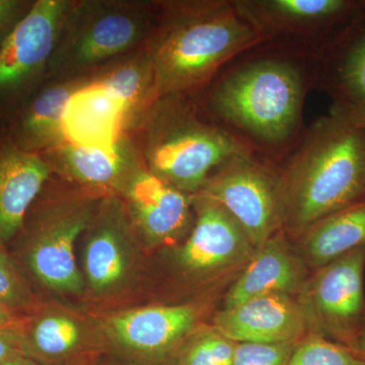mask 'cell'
Segmentation results:
<instances>
[{"label":"cell","mask_w":365,"mask_h":365,"mask_svg":"<svg viewBox=\"0 0 365 365\" xmlns=\"http://www.w3.org/2000/svg\"><path fill=\"white\" fill-rule=\"evenodd\" d=\"M52 172L39 153L0 144V242L6 245L20 232Z\"/></svg>","instance_id":"cell-19"},{"label":"cell","mask_w":365,"mask_h":365,"mask_svg":"<svg viewBox=\"0 0 365 365\" xmlns=\"http://www.w3.org/2000/svg\"><path fill=\"white\" fill-rule=\"evenodd\" d=\"M129 216L123 201L115 196L98 203L86 247L85 270L88 284L98 294L121 284L129 268L127 232Z\"/></svg>","instance_id":"cell-18"},{"label":"cell","mask_w":365,"mask_h":365,"mask_svg":"<svg viewBox=\"0 0 365 365\" xmlns=\"http://www.w3.org/2000/svg\"><path fill=\"white\" fill-rule=\"evenodd\" d=\"M23 332L18 325L0 327V364L16 356H28Z\"/></svg>","instance_id":"cell-30"},{"label":"cell","mask_w":365,"mask_h":365,"mask_svg":"<svg viewBox=\"0 0 365 365\" xmlns=\"http://www.w3.org/2000/svg\"><path fill=\"white\" fill-rule=\"evenodd\" d=\"M213 327L235 343L259 344L299 342L309 330L299 300L285 294L263 295L223 307Z\"/></svg>","instance_id":"cell-14"},{"label":"cell","mask_w":365,"mask_h":365,"mask_svg":"<svg viewBox=\"0 0 365 365\" xmlns=\"http://www.w3.org/2000/svg\"><path fill=\"white\" fill-rule=\"evenodd\" d=\"M267 44L314 57L355 16L365 0H232Z\"/></svg>","instance_id":"cell-7"},{"label":"cell","mask_w":365,"mask_h":365,"mask_svg":"<svg viewBox=\"0 0 365 365\" xmlns=\"http://www.w3.org/2000/svg\"><path fill=\"white\" fill-rule=\"evenodd\" d=\"M34 2L0 0V44L30 11Z\"/></svg>","instance_id":"cell-29"},{"label":"cell","mask_w":365,"mask_h":365,"mask_svg":"<svg viewBox=\"0 0 365 365\" xmlns=\"http://www.w3.org/2000/svg\"><path fill=\"white\" fill-rule=\"evenodd\" d=\"M192 196L195 222L188 239L177 252L178 265L199 277L244 268L256 249L241 225L220 204L200 195Z\"/></svg>","instance_id":"cell-10"},{"label":"cell","mask_w":365,"mask_h":365,"mask_svg":"<svg viewBox=\"0 0 365 365\" xmlns=\"http://www.w3.org/2000/svg\"><path fill=\"white\" fill-rule=\"evenodd\" d=\"M30 353L45 359H63L76 351L83 340V330L76 319L63 314H44L21 329Z\"/></svg>","instance_id":"cell-24"},{"label":"cell","mask_w":365,"mask_h":365,"mask_svg":"<svg viewBox=\"0 0 365 365\" xmlns=\"http://www.w3.org/2000/svg\"><path fill=\"white\" fill-rule=\"evenodd\" d=\"M188 97L165 96L148 108L140 121V155L155 176L194 195L223 163L250 150Z\"/></svg>","instance_id":"cell-4"},{"label":"cell","mask_w":365,"mask_h":365,"mask_svg":"<svg viewBox=\"0 0 365 365\" xmlns=\"http://www.w3.org/2000/svg\"><path fill=\"white\" fill-rule=\"evenodd\" d=\"M52 170L98 191L119 193L137 163L140 151L122 136L112 148L81 145L68 143L42 153Z\"/></svg>","instance_id":"cell-17"},{"label":"cell","mask_w":365,"mask_h":365,"mask_svg":"<svg viewBox=\"0 0 365 365\" xmlns=\"http://www.w3.org/2000/svg\"><path fill=\"white\" fill-rule=\"evenodd\" d=\"M0 304L9 311H26L32 307L33 294L23 275L0 242Z\"/></svg>","instance_id":"cell-27"},{"label":"cell","mask_w":365,"mask_h":365,"mask_svg":"<svg viewBox=\"0 0 365 365\" xmlns=\"http://www.w3.org/2000/svg\"><path fill=\"white\" fill-rule=\"evenodd\" d=\"M281 165L282 230L299 237L314 223L365 200V128L328 114L300 137Z\"/></svg>","instance_id":"cell-3"},{"label":"cell","mask_w":365,"mask_h":365,"mask_svg":"<svg viewBox=\"0 0 365 365\" xmlns=\"http://www.w3.org/2000/svg\"><path fill=\"white\" fill-rule=\"evenodd\" d=\"M18 325L16 316L13 312L0 304V327H11Z\"/></svg>","instance_id":"cell-32"},{"label":"cell","mask_w":365,"mask_h":365,"mask_svg":"<svg viewBox=\"0 0 365 365\" xmlns=\"http://www.w3.org/2000/svg\"><path fill=\"white\" fill-rule=\"evenodd\" d=\"M329 114L344 120L348 123L365 128V104L331 106Z\"/></svg>","instance_id":"cell-31"},{"label":"cell","mask_w":365,"mask_h":365,"mask_svg":"<svg viewBox=\"0 0 365 365\" xmlns=\"http://www.w3.org/2000/svg\"><path fill=\"white\" fill-rule=\"evenodd\" d=\"M0 365H37L32 361L28 356H16L14 359L6 360Z\"/></svg>","instance_id":"cell-33"},{"label":"cell","mask_w":365,"mask_h":365,"mask_svg":"<svg viewBox=\"0 0 365 365\" xmlns=\"http://www.w3.org/2000/svg\"><path fill=\"white\" fill-rule=\"evenodd\" d=\"M354 349L365 356V321L361 331H360L359 338L354 345Z\"/></svg>","instance_id":"cell-34"},{"label":"cell","mask_w":365,"mask_h":365,"mask_svg":"<svg viewBox=\"0 0 365 365\" xmlns=\"http://www.w3.org/2000/svg\"><path fill=\"white\" fill-rule=\"evenodd\" d=\"M199 309L193 304L153 306L110 317L105 330L125 351L145 359H162L179 351L196 330Z\"/></svg>","instance_id":"cell-13"},{"label":"cell","mask_w":365,"mask_h":365,"mask_svg":"<svg viewBox=\"0 0 365 365\" xmlns=\"http://www.w3.org/2000/svg\"><path fill=\"white\" fill-rule=\"evenodd\" d=\"M160 2L73 1L47 69L56 78H83L106 62L144 47Z\"/></svg>","instance_id":"cell-5"},{"label":"cell","mask_w":365,"mask_h":365,"mask_svg":"<svg viewBox=\"0 0 365 365\" xmlns=\"http://www.w3.org/2000/svg\"><path fill=\"white\" fill-rule=\"evenodd\" d=\"M98 205L91 196H69L38 213L28 242L26 262L46 287L62 294H79L83 290L74 246L79 235L90 227Z\"/></svg>","instance_id":"cell-9"},{"label":"cell","mask_w":365,"mask_h":365,"mask_svg":"<svg viewBox=\"0 0 365 365\" xmlns=\"http://www.w3.org/2000/svg\"><path fill=\"white\" fill-rule=\"evenodd\" d=\"M307 268L297 250L292 249L283 230L256 250L225 297V307L269 294L294 297L307 282Z\"/></svg>","instance_id":"cell-16"},{"label":"cell","mask_w":365,"mask_h":365,"mask_svg":"<svg viewBox=\"0 0 365 365\" xmlns=\"http://www.w3.org/2000/svg\"><path fill=\"white\" fill-rule=\"evenodd\" d=\"M71 0H37L0 44V93L18 90L51 60Z\"/></svg>","instance_id":"cell-11"},{"label":"cell","mask_w":365,"mask_h":365,"mask_svg":"<svg viewBox=\"0 0 365 365\" xmlns=\"http://www.w3.org/2000/svg\"><path fill=\"white\" fill-rule=\"evenodd\" d=\"M299 239L307 267L318 270L353 250L365 246V200L314 223Z\"/></svg>","instance_id":"cell-22"},{"label":"cell","mask_w":365,"mask_h":365,"mask_svg":"<svg viewBox=\"0 0 365 365\" xmlns=\"http://www.w3.org/2000/svg\"><path fill=\"white\" fill-rule=\"evenodd\" d=\"M289 365H365L357 350L309 333L295 345Z\"/></svg>","instance_id":"cell-26"},{"label":"cell","mask_w":365,"mask_h":365,"mask_svg":"<svg viewBox=\"0 0 365 365\" xmlns=\"http://www.w3.org/2000/svg\"><path fill=\"white\" fill-rule=\"evenodd\" d=\"M235 346L215 327H202L182 343L176 365H232Z\"/></svg>","instance_id":"cell-25"},{"label":"cell","mask_w":365,"mask_h":365,"mask_svg":"<svg viewBox=\"0 0 365 365\" xmlns=\"http://www.w3.org/2000/svg\"><path fill=\"white\" fill-rule=\"evenodd\" d=\"M297 344L235 343L232 365H289Z\"/></svg>","instance_id":"cell-28"},{"label":"cell","mask_w":365,"mask_h":365,"mask_svg":"<svg viewBox=\"0 0 365 365\" xmlns=\"http://www.w3.org/2000/svg\"><path fill=\"white\" fill-rule=\"evenodd\" d=\"M124 108L93 81L72 96L64 113L66 141L81 145L112 148L123 136Z\"/></svg>","instance_id":"cell-20"},{"label":"cell","mask_w":365,"mask_h":365,"mask_svg":"<svg viewBox=\"0 0 365 365\" xmlns=\"http://www.w3.org/2000/svg\"><path fill=\"white\" fill-rule=\"evenodd\" d=\"M365 246L316 270L299 294L311 333L354 349L365 321Z\"/></svg>","instance_id":"cell-8"},{"label":"cell","mask_w":365,"mask_h":365,"mask_svg":"<svg viewBox=\"0 0 365 365\" xmlns=\"http://www.w3.org/2000/svg\"><path fill=\"white\" fill-rule=\"evenodd\" d=\"M124 108L127 121L143 119L148 108L157 100L155 73L145 48L123 61L93 76Z\"/></svg>","instance_id":"cell-23"},{"label":"cell","mask_w":365,"mask_h":365,"mask_svg":"<svg viewBox=\"0 0 365 365\" xmlns=\"http://www.w3.org/2000/svg\"><path fill=\"white\" fill-rule=\"evenodd\" d=\"M311 57L264 43L240 55L209 83L204 113L250 150L283 160L304 133Z\"/></svg>","instance_id":"cell-1"},{"label":"cell","mask_w":365,"mask_h":365,"mask_svg":"<svg viewBox=\"0 0 365 365\" xmlns=\"http://www.w3.org/2000/svg\"><path fill=\"white\" fill-rule=\"evenodd\" d=\"M311 59L313 88L330 96L334 105L365 104V2Z\"/></svg>","instance_id":"cell-15"},{"label":"cell","mask_w":365,"mask_h":365,"mask_svg":"<svg viewBox=\"0 0 365 365\" xmlns=\"http://www.w3.org/2000/svg\"><path fill=\"white\" fill-rule=\"evenodd\" d=\"M264 43L232 0L160 2L157 23L144 46L157 98L202 90L232 60Z\"/></svg>","instance_id":"cell-2"},{"label":"cell","mask_w":365,"mask_h":365,"mask_svg":"<svg viewBox=\"0 0 365 365\" xmlns=\"http://www.w3.org/2000/svg\"><path fill=\"white\" fill-rule=\"evenodd\" d=\"M119 193L132 225L153 246L173 244L193 227V196L155 176L143 160Z\"/></svg>","instance_id":"cell-12"},{"label":"cell","mask_w":365,"mask_h":365,"mask_svg":"<svg viewBox=\"0 0 365 365\" xmlns=\"http://www.w3.org/2000/svg\"><path fill=\"white\" fill-rule=\"evenodd\" d=\"M91 79V76L66 79L45 88L24 113L14 143L21 150L42 155L66 143L63 121L67 104Z\"/></svg>","instance_id":"cell-21"},{"label":"cell","mask_w":365,"mask_h":365,"mask_svg":"<svg viewBox=\"0 0 365 365\" xmlns=\"http://www.w3.org/2000/svg\"><path fill=\"white\" fill-rule=\"evenodd\" d=\"M194 195L222 206L256 250L282 230L284 181L281 165L272 158L252 150L237 153Z\"/></svg>","instance_id":"cell-6"}]
</instances>
